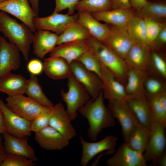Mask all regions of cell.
Masks as SVG:
<instances>
[{"label": "cell", "instance_id": "33", "mask_svg": "<svg viewBox=\"0 0 166 166\" xmlns=\"http://www.w3.org/2000/svg\"><path fill=\"white\" fill-rule=\"evenodd\" d=\"M126 29L133 41L146 43L145 24L143 18L135 14L128 22Z\"/></svg>", "mask_w": 166, "mask_h": 166}, {"label": "cell", "instance_id": "8", "mask_svg": "<svg viewBox=\"0 0 166 166\" xmlns=\"http://www.w3.org/2000/svg\"><path fill=\"white\" fill-rule=\"evenodd\" d=\"M166 126L165 124L154 122L151 127L150 136L143 153L146 162L151 161L153 164L166 152Z\"/></svg>", "mask_w": 166, "mask_h": 166}, {"label": "cell", "instance_id": "12", "mask_svg": "<svg viewBox=\"0 0 166 166\" xmlns=\"http://www.w3.org/2000/svg\"><path fill=\"white\" fill-rule=\"evenodd\" d=\"M100 77L103 84L104 99L113 101H127L130 98L126 93L124 86L111 71L102 64Z\"/></svg>", "mask_w": 166, "mask_h": 166}, {"label": "cell", "instance_id": "13", "mask_svg": "<svg viewBox=\"0 0 166 166\" xmlns=\"http://www.w3.org/2000/svg\"><path fill=\"white\" fill-rule=\"evenodd\" d=\"M0 109L3 114L6 132L11 135L22 138L31 135V121L18 116L10 110L0 98Z\"/></svg>", "mask_w": 166, "mask_h": 166}, {"label": "cell", "instance_id": "5", "mask_svg": "<svg viewBox=\"0 0 166 166\" xmlns=\"http://www.w3.org/2000/svg\"><path fill=\"white\" fill-rule=\"evenodd\" d=\"M108 108L115 119L119 121L124 140L126 142L132 132L140 123L127 101H109Z\"/></svg>", "mask_w": 166, "mask_h": 166}, {"label": "cell", "instance_id": "23", "mask_svg": "<svg viewBox=\"0 0 166 166\" xmlns=\"http://www.w3.org/2000/svg\"><path fill=\"white\" fill-rule=\"evenodd\" d=\"M127 102L139 123L150 128L154 122L150 106L146 96L130 98Z\"/></svg>", "mask_w": 166, "mask_h": 166}, {"label": "cell", "instance_id": "25", "mask_svg": "<svg viewBox=\"0 0 166 166\" xmlns=\"http://www.w3.org/2000/svg\"><path fill=\"white\" fill-rule=\"evenodd\" d=\"M133 9H113L91 13L97 20L104 22L110 26L117 27L126 26L130 19L135 14Z\"/></svg>", "mask_w": 166, "mask_h": 166}, {"label": "cell", "instance_id": "18", "mask_svg": "<svg viewBox=\"0 0 166 166\" xmlns=\"http://www.w3.org/2000/svg\"><path fill=\"white\" fill-rule=\"evenodd\" d=\"M3 146L6 154L23 156L35 162L37 159L33 148L28 143V137L20 138L6 131L3 134Z\"/></svg>", "mask_w": 166, "mask_h": 166}, {"label": "cell", "instance_id": "30", "mask_svg": "<svg viewBox=\"0 0 166 166\" xmlns=\"http://www.w3.org/2000/svg\"><path fill=\"white\" fill-rule=\"evenodd\" d=\"M92 36L88 30L77 22L67 27L58 35L57 45L80 40H86Z\"/></svg>", "mask_w": 166, "mask_h": 166}, {"label": "cell", "instance_id": "28", "mask_svg": "<svg viewBox=\"0 0 166 166\" xmlns=\"http://www.w3.org/2000/svg\"><path fill=\"white\" fill-rule=\"evenodd\" d=\"M147 75L146 72L129 69L125 89L126 93L130 98L146 96L144 82Z\"/></svg>", "mask_w": 166, "mask_h": 166}, {"label": "cell", "instance_id": "36", "mask_svg": "<svg viewBox=\"0 0 166 166\" xmlns=\"http://www.w3.org/2000/svg\"><path fill=\"white\" fill-rule=\"evenodd\" d=\"M160 77L147 75L145 79L144 88L147 97L155 96L166 91L165 83Z\"/></svg>", "mask_w": 166, "mask_h": 166}, {"label": "cell", "instance_id": "11", "mask_svg": "<svg viewBox=\"0 0 166 166\" xmlns=\"http://www.w3.org/2000/svg\"><path fill=\"white\" fill-rule=\"evenodd\" d=\"M118 140L117 137L110 135L98 142H88L81 136L80 141L82 147L81 165L86 166L92 158L103 152L107 151L108 154H114Z\"/></svg>", "mask_w": 166, "mask_h": 166}, {"label": "cell", "instance_id": "37", "mask_svg": "<svg viewBox=\"0 0 166 166\" xmlns=\"http://www.w3.org/2000/svg\"><path fill=\"white\" fill-rule=\"evenodd\" d=\"M76 61L81 63L86 69L95 73L100 77L101 64L91 51L89 49Z\"/></svg>", "mask_w": 166, "mask_h": 166}, {"label": "cell", "instance_id": "22", "mask_svg": "<svg viewBox=\"0 0 166 166\" xmlns=\"http://www.w3.org/2000/svg\"><path fill=\"white\" fill-rule=\"evenodd\" d=\"M34 33L32 42L34 53L42 59L56 47L58 35L46 30H38Z\"/></svg>", "mask_w": 166, "mask_h": 166}, {"label": "cell", "instance_id": "9", "mask_svg": "<svg viewBox=\"0 0 166 166\" xmlns=\"http://www.w3.org/2000/svg\"><path fill=\"white\" fill-rule=\"evenodd\" d=\"M110 26L109 34L101 43L124 60L134 41L129 35L126 26Z\"/></svg>", "mask_w": 166, "mask_h": 166}, {"label": "cell", "instance_id": "10", "mask_svg": "<svg viewBox=\"0 0 166 166\" xmlns=\"http://www.w3.org/2000/svg\"><path fill=\"white\" fill-rule=\"evenodd\" d=\"M77 13L69 15L53 12L47 17H34L33 24L36 30L51 31L58 35L62 33L65 29L73 23L77 22Z\"/></svg>", "mask_w": 166, "mask_h": 166}, {"label": "cell", "instance_id": "15", "mask_svg": "<svg viewBox=\"0 0 166 166\" xmlns=\"http://www.w3.org/2000/svg\"><path fill=\"white\" fill-rule=\"evenodd\" d=\"M0 10L14 16L26 25L33 33L36 32L33 19L36 16L28 0H9L0 3Z\"/></svg>", "mask_w": 166, "mask_h": 166}, {"label": "cell", "instance_id": "47", "mask_svg": "<svg viewBox=\"0 0 166 166\" xmlns=\"http://www.w3.org/2000/svg\"><path fill=\"white\" fill-rule=\"evenodd\" d=\"M28 0L31 3L32 8L36 16H38L39 14V0Z\"/></svg>", "mask_w": 166, "mask_h": 166}, {"label": "cell", "instance_id": "51", "mask_svg": "<svg viewBox=\"0 0 166 166\" xmlns=\"http://www.w3.org/2000/svg\"><path fill=\"white\" fill-rule=\"evenodd\" d=\"M9 0H0V3H2Z\"/></svg>", "mask_w": 166, "mask_h": 166}, {"label": "cell", "instance_id": "21", "mask_svg": "<svg viewBox=\"0 0 166 166\" xmlns=\"http://www.w3.org/2000/svg\"><path fill=\"white\" fill-rule=\"evenodd\" d=\"M88 50L85 40H80L58 45L50 52V55L62 58L70 64Z\"/></svg>", "mask_w": 166, "mask_h": 166}, {"label": "cell", "instance_id": "14", "mask_svg": "<svg viewBox=\"0 0 166 166\" xmlns=\"http://www.w3.org/2000/svg\"><path fill=\"white\" fill-rule=\"evenodd\" d=\"M143 154L130 147L124 142L114 152V155L108 159V166H146Z\"/></svg>", "mask_w": 166, "mask_h": 166}, {"label": "cell", "instance_id": "48", "mask_svg": "<svg viewBox=\"0 0 166 166\" xmlns=\"http://www.w3.org/2000/svg\"><path fill=\"white\" fill-rule=\"evenodd\" d=\"M160 166H166V153L165 152L153 164Z\"/></svg>", "mask_w": 166, "mask_h": 166}, {"label": "cell", "instance_id": "40", "mask_svg": "<svg viewBox=\"0 0 166 166\" xmlns=\"http://www.w3.org/2000/svg\"><path fill=\"white\" fill-rule=\"evenodd\" d=\"M143 18L146 26V43L150 47L158 34L163 22H160L145 18Z\"/></svg>", "mask_w": 166, "mask_h": 166}, {"label": "cell", "instance_id": "24", "mask_svg": "<svg viewBox=\"0 0 166 166\" xmlns=\"http://www.w3.org/2000/svg\"><path fill=\"white\" fill-rule=\"evenodd\" d=\"M77 13V22L84 26L92 36L102 42L110 32L109 25L100 22L89 13L79 11Z\"/></svg>", "mask_w": 166, "mask_h": 166}, {"label": "cell", "instance_id": "1", "mask_svg": "<svg viewBox=\"0 0 166 166\" xmlns=\"http://www.w3.org/2000/svg\"><path fill=\"white\" fill-rule=\"evenodd\" d=\"M104 100L102 90L96 99H90L78 110L80 114L89 122L88 136L93 141L97 140L102 129L115 125V119L105 106Z\"/></svg>", "mask_w": 166, "mask_h": 166}, {"label": "cell", "instance_id": "20", "mask_svg": "<svg viewBox=\"0 0 166 166\" xmlns=\"http://www.w3.org/2000/svg\"><path fill=\"white\" fill-rule=\"evenodd\" d=\"M35 138L39 146L48 150H60L69 144V140L49 125L35 133Z\"/></svg>", "mask_w": 166, "mask_h": 166}, {"label": "cell", "instance_id": "42", "mask_svg": "<svg viewBox=\"0 0 166 166\" xmlns=\"http://www.w3.org/2000/svg\"><path fill=\"white\" fill-rule=\"evenodd\" d=\"M80 0H55L56 6L54 12L59 13L60 11L68 9L67 13L73 15L74 13L75 7Z\"/></svg>", "mask_w": 166, "mask_h": 166}, {"label": "cell", "instance_id": "43", "mask_svg": "<svg viewBox=\"0 0 166 166\" xmlns=\"http://www.w3.org/2000/svg\"><path fill=\"white\" fill-rule=\"evenodd\" d=\"M166 44V23L162 22L160 30L150 47L151 50L159 49Z\"/></svg>", "mask_w": 166, "mask_h": 166}, {"label": "cell", "instance_id": "7", "mask_svg": "<svg viewBox=\"0 0 166 166\" xmlns=\"http://www.w3.org/2000/svg\"><path fill=\"white\" fill-rule=\"evenodd\" d=\"M72 74L84 87L91 99L94 100L102 90L103 84L99 77L74 61L70 64Z\"/></svg>", "mask_w": 166, "mask_h": 166}, {"label": "cell", "instance_id": "26", "mask_svg": "<svg viewBox=\"0 0 166 166\" xmlns=\"http://www.w3.org/2000/svg\"><path fill=\"white\" fill-rule=\"evenodd\" d=\"M43 65L46 75L53 80L67 78L71 74L70 64L60 57L50 56L45 58Z\"/></svg>", "mask_w": 166, "mask_h": 166}, {"label": "cell", "instance_id": "41", "mask_svg": "<svg viewBox=\"0 0 166 166\" xmlns=\"http://www.w3.org/2000/svg\"><path fill=\"white\" fill-rule=\"evenodd\" d=\"M34 160L21 156L6 154L1 166H34Z\"/></svg>", "mask_w": 166, "mask_h": 166}, {"label": "cell", "instance_id": "50", "mask_svg": "<svg viewBox=\"0 0 166 166\" xmlns=\"http://www.w3.org/2000/svg\"><path fill=\"white\" fill-rule=\"evenodd\" d=\"M6 131L2 112L0 109V135Z\"/></svg>", "mask_w": 166, "mask_h": 166}, {"label": "cell", "instance_id": "19", "mask_svg": "<svg viewBox=\"0 0 166 166\" xmlns=\"http://www.w3.org/2000/svg\"><path fill=\"white\" fill-rule=\"evenodd\" d=\"M71 121L61 103H59L53 106L49 125L69 140L77 135Z\"/></svg>", "mask_w": 166, "mask_h": 166}, {"label": "cell", "instance_id": "29", "mask_svg": "<svg viewBox=\"0 0 166 166\" xmlns=\"http://www.w3.org/2000/svg\"><path fill=\"white\" fill-rule=\"evenodd\" d=\"M137 15L160 22L165 21L166 18V3L163 1L147 2L140 10L136 11Z\"/></svg>", "mask_w": 166, "mask_h": 166}, {"label": "cell", "instance_id": "49", "mask_svg": "<svg viewBox=\"0 0 166 166\" xmlns=\"http://www.w3.org/2000/svg\"><path fill=\"white\" fill-rule=\"evenodd\" d=\"M3 138L0 136V166L2 162L5 153L4 151L3 143L2 142Z\"/></svg>", "mask_w": 166, "mask_h": 166}, {"label": "cell", "instance_id": "46", "mask_svg": "<svg viewBox=\"0 0 166 166\" xmlns=\"http://www.w3.org/2000/svg\"><path fill=\"white\" fill-rule=\"evenodd\" d=\"M147 1V0H130L132 7L136 11L140 10Z\"/></svg>", "mask_w": 166, "mask_h": 166}, {"label": "cell", "instance_id": "31", "mask_svg": "<svg viewBox=\"0 0 166 166\" xmlns=\"http://www.w3.org/2000/svg\"><path fill=\"white\" fill-rule=\"evenodd\" d=\"M150 134V128L139 123L125 142L134 150L143 154Z\"/></svg>", "mask_w": 166, "mask_h": 166}, {"label": "cell", "instance_id": "52", "mask_svg": "<svg viewBox=\"0 0 166 166\" xmlns=\"http://www.w3.org/2000/svg\"><path fill=\"white\" fill-rule=\"evenodd\" d=\"M1 36H0V51L1 49Z\"/></svg>", "mask_w": 166, "mask_h": 166}, {"label": "cell", "instance_id": "32", "mask_svg": "<svg viewBox=\"0 0 166 166\" xmlns=\"http://www.w3.org/2000/svg\"><path fill=\"white\" fill-rule=\"evenodd\" d=\"M25 93L44 106L51 108L54 106L53 103L44 94L37 77L34 75L30 74Z\"/></svg>", "mask_w": 166, "mask_h": 166}, {"label": "cell", "instance_id": "38", "mask_svg": "<svg viewBox=\"0 0 166 166\" xmlns=\"http://www.w3.org/2000/svg\"><path fill=\"white\" fill-rule=\"evenodd\" d=\"M53 107H46L31 121L30 130L31 132L36 133L49 125L53 113Z\"/></svg>", "mask_w": 166, "mask_h": 166}, {"label": "cell", "instance_id": "4", "mask_svg": "<svg viewBox=\"0 0 166 166\" xmlns=\"http://www.w3.org/2000/svg\"><path fill=\"white\" fill-rule=\"evenodd\" d=\"M68 90H61V94L67 106L66 113L71 121L75 119L77 111L90 99V96L83 86L71 74L67 78Z\"/></svg>", "mask_w": 166, "mask_h": 166}, {"label": "cell", "instance_id": "3", "mask_svg": "<svg viewBox=\"0 0 166 166\" xmlns=\"http://www.w3.org/2000/svg\"><path fill=\"white\" fill-rule=\"evenodd\" d=\"M85 42L89 49L95 55L101 64L111 71L125 86L129 69L124 60L92 36Z\"/></svg>", "mask_w": 166, "mask_h": 166}, {"label": "cell", "instance_id": "35", "mask_svg": "<svg viewBox=\"0 0 166 166\" xmlns=\"http://www.w3.org/2000/svg\"><path fill=\"white\" fill-rule=\"evenodd\" d=\"M163 79L166 78V62L164 59L157 52L151 50L149 64L146 71Z\"/></svg>", "mask_w": 166, "mask_h": 166}, {"label": "cell", "instance_id": "17", "mask_svg": "<svg viewBox=\"0 0 166 166\" xmlns=\"http://www.w3.org/2000/svg\"><path fill=\"white\" fill-rule=\"evenodd\" d=\"M19 51L15 45L8 42L1 36L0 77L19 68L21 64Z\"/></svg>", "mask_w": 166, "mask_h": 166}, {"label": "cell", "instance_id": "44", "mask_svg": "<svg viewBox=\"0 0 166 166\" xmlns=\"http://www.w3.org/2000/svg\"><path fill=\"white\" fill-rule=\"evenodd\" d=\"M43 63L39 59H33L27 65V69L30 74L35 76L39 75L43 70Z\"/></svg>", "mask_w": 166, "mask_h": 166}, {"label": "cell", "instance_id": "2", "mask_svg": "<svg viewBox=\"0 0 166 166\" xmlns=\"http://www.w3.org/2000/svg\"><path fill=\"white\" fill-rule=\"evenodd\" d=\"M0 32L21 52L26 61L29 58L30 45L34 34L28 26L20 23L3 11H0Z\"/></svg>", "mask_w": 166, "mask_h": 166}, {"label": "cell", "instance_id": "27", "mask_svg": "<svg viewBox=\"0 0 166 166\" xmlns=\"http://www.w3.org/2000/svg\"><path fill=\"white\" fill-rule=\"evenodd\" d=\"M28 80L21 75L10 73L0 77V92L8 96L24 94Z\"/></svg>", "mask_w": 166, "mask_h": 166}, {"label": "cell", "instance_id": "16", "mask_svg": "<svg viewBox=\"0 0 166 166\" xmlns=\"http://www.w3.org/2000/svg\"><path fill=\"white\" fill-rule=\"evenodd\" d=\"M151 49L146 43L134 41L124 61L129 69L146 72Z\"/></svg>", "mask_w": 166, "mask_h": 166}, {"label": "cell", "instance_id": "34", "mask_svg": "<svg viewBox=\"0 0 166 166\" xmlns=\"http://www.w3.org/2000/svg\"><path fill=\"white\" fill-rule=\"evenodd\" d=\"M113 9L111 0H81L75 7V10L90 13H98Z\"/></svg>", "mask_w": 166, "mask_h": 166}, {"label": "cell", "instance_id": "45", "mask_svg": "<svg viewBox=\"0 0 166 166\" xmlns=\"http://www.w3.org/2000/svg\"><path fill=\"white\" fill-rule=\"evenodd\" d=\"M113 9H129L132 7L130 0H111Z\"/></svg>", "mask_w": 166, "mask_h": 166}, {"label": "cell", "instance_id": "39", "mask_svg": "<svg viewBox=\"0 0 166 166\" xmlns=\"http://www.w3.org/2000/svg\"><path fill=\"white\" fill-rule=\"evenodd\" d=\"M147 98L150 106L154 122L166 125V110L160 104L157 95Z\"/></svg>", "mask_w": 166, "mask_h": 166}, {"label": "cell", "instance_id": "6", "mask_svg": "<svg viewBox=\"0 0 166 166\" xmlns=\"http://www.w3.org/2000/svg\"><path fill=\"white\" fill-rule=\"evenodd\" d=\"M6 106L18 116L32 121L46 107L23 94L8 96Z\"/></svg>", "mask_w": 166, "mask_h": 166}]
</instances>
